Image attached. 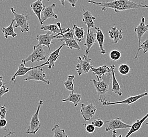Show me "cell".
Here are the masks:
<instances>
[{
    "instance_id": "obj_1",
    "label": "cell",
    "mask_w": 148,
    "mask_h": 137,
    "mask_svg": "<svg viewBox=\"0 0 148 137\" xmlns=\"http://www.w3.org/2000/svg\"><path fill=\"white\" fill-rule=\"evenodd\" d=\"M88 2L101 7L103 11H106L108 9H113L117 13L119 12L130 10L148 8L147 5H143L140 3H135L132 2L130 0H114L109 2H95L92 0H88Z\"/></svg>"
},
{
    "instance_id": "obj_2",
    "label": "cell",
    "mask_w": 148,
    "mask_h": 137,
    "mask_svg": "<svg viewBox=\"0 0 148 137\" xmlns=\"http://www.w3.org/2000/svg\"><path fill=\"white\" fill-rule=\"evenodd\" d=\"M97 78L98 80L91 79L90 81L93 83L94 86L96 90L98 96V100L102 103L106 100L107 95L108 93L109 85L112 78L111 71L105 74L103 76L101 79L99 77Z\"/></svg>"
},
{
    "instance_id": "obj_3",
    "label": "cell",
    "mask_w": 148,
    "mask_h": 137,
    "mask_svg": "<svg viewBox=\"0 0 148 137\" xmlns=\"http://www.w3.org/2000/svg\"><path fill=\"white\" fill-rule=\"evenodd\" d=\"M47 54L43 49V46L36 45L33 47V52L26 59L22 60V62L25 65L29 61H31L33 63L39 62L40 61L45 60Z\"/></svg>"
},
{
    "instance_id": "obj_4",
    "label": "cell",
    "mask_w": 148,
    "mask_h": 137,
    "mask_svg": "<svg viewBox=\"0 0 148 137\" xmlns=\"http://www.w3.org/2000/svg\"><path fill=\"white\" fill-rule=\"evenodd\" d=\"M43 103H44V101L43 100H40L38 103L36 111L32 117L31 121L29 123V125L26 131V134L35 135L39 130L41 126V123L39 119V113Z\"/></svg>"
},
{
    "instance_id": "obj_5",
    "label": "cell",
    "mask_w": 148,
    "mask_h": 137,
    "mask_svg": "<svg viewBox=\"0 0 148 137\" xmlns=\"http://www.w3.org/2000/svg\"><path fill=\"white\" fill-rule=\"evenodd\" d=\"M11 11L13 15H14V19L16 22L14 28H20L21 31L22 33L29 32V26L28 22V17L24 14L17 13L14 8H11Z\"/></svg>"
},
{
    "instance_id": "obj_6",
    "label": "cell",
    "mask_w": 148,
    "mask_h": 137,
    "mask_svg": "<svg viewBox=\"0 0 148 137\" xmlns=\"http://www.w3.org/2000/svg\"><path fill=\"white\" fill-rule=\"evenodd\" d=\"M91 59L89 58L88 55L84 54L83 57H78V62L76 66V69L78 75L86 74L90 71L93 66Z\"/></svg>"
},
{
    "instance_id": "obj_7",
    "label": "cell",
    "mask_w": 148,
    "mask_h": 137,
    "mask_svg": "<svg viewBox=\"0 0 148 137\" xmlns=\"http://www.w3.org/2000/svg\"><path fill=\"white\" fill-rule=\"evenodd\" d=\"M61 37L62 35L58 33L56 34L50 31H47L45 34H38L36 37V39L38 41L37 46H47L50 53H51V45L52 44V40L56 39H58Z\"/></svg>"
},
{
    "instance_id": "obj_8",
    "label": "cell",
    "mask_w": 148,
    "mask_h": 137,
    "mask_svg": "<svg viewBox=\"0 0 148 137\" xmlns=\"http://www.w3.org/2000/svg\"><path fill=\"white\" fill-rule=\"evenodd\" d=\"M103 127L105 128L106 131L108 132L110 130L130 128L131 125L123 122L119 118H116L111 120H105Z\"/></svg>"
},
{
    "instance_id": "obj_9",
    "label": "cell",
    "mask_w": 148,
    "mask_h": 137,
    "mask_svg": "<svg viewBox=\"0 0 148 137\" xmlns=\"http://www.w3.org/2000/svg\"><path fill=\"white\" fill-rule=\"evenodd\" d=\"M28 77L25 78L24 80L26 81H29L31 80L42 81L49 85L50 84V81L46 79V74L42 67H38L37 68L32 69L27 73Z\"/></svg>"
},
{
    "instance_id": "obj_10",
    "label": "cell",
    "mask_w": 148,
    "mask_h": 137,
    "mask_svg": "<svg viewBox=\"0 0 148 137\" xmlns=\"http://www.w3.org/2000/svg\"><path fill=\"white\" fill-rule=\"evenodd\" d=\"M96 111L97 108L93 103H89L88 105H86L84 103L81 104L80 114L85 121L91 120L96 114Z\"/></svg>"
},
{
    "instance_id": "obj_11",
    "label": "cell",
    "mask_w": 148,
    "mask_h": 137,
    "mask_svg": "<svg viewBox=\"0 0 148 137\" xmlns=\"http://www.w3.org/2000/svg\"><path fill=\"white\" fill-rule=\"evenodd\" d=\"M148 95V92H145L141 94H138L134 96H131L125 99V100L116 102H110L106 100L102 103V104L103 106H112L116 104H126L127 105H130L136 102L138 100H139L142 98L145 97V96Z\"/></svg>"
},
{
    "instance_id": "obj_12",
    "label": "cell",
    "mask_w": 148,
    "mask_h": 137,
    "mask_svg": "<svg viewBox=\"0 0 148 137\" xmlns=\"http://www.w3.org/2000/svg\"><path fill=\"white\" fill-rule=\"evenodd\" d=\"M48 64H49V62L46 61L45 63H43L40 65H38V66H31L29 68H27V67H26L25 64H24V63L22 62V63L18 66V68L17 69L16 72H15V73L12 77L11 79V82L15 83V79L16 77L25 75L26 73H27L29 71H31L32 69L37 68L38 67H43L44 66H48Z\"/></svg>"
},
{
    "instance_id": "obj_13",
    "label": "cell",
    "mask_w": 148,
    "mask_h": 137,
    "mask_svg": "<svg viewBox=\"0 0 148 137\" xmlns=\"http://www.w3.org/2000/svg\"><path fill=\"white\" fill-rule=\"evenodd\" d=\"M45 6L43 3V0H36L35 2L31 4V8L32 10L36 15L38 20L41 25H43V22L41 17V13L45 9Z\"/></svg>"
},
{
    "instance_id": "obj_14",
    "label": "cell",
    "mask_w": 148,
    "mask_h": 137,
    "mask_svg": "<svg viewBox=\"0 0 148 137\" xmlns=\"http://www.w3.org/2000/svg\"><path fill=\"white\" fill-rule=\"evenodd\" d=\"M134 32L137 34V37L138 39L139 46V47L141 44V39L145 33L148 32V24L145 23V17H143L141 18V21L138 26H136L134 29Z\"/></svg>"
},
{
    "instance_id": "obj_15",
    "label": "cell",
    "mask_w": 148,
    "mask_h": 137,
    "mask_svg": "<svg viewBox=\"0 0 148 137\" xmlns=\"http://www.w3.org/2000/svg\"><path fill=\"white\" fill-rule=\"evenodd\" d=\"M56 6V4L55 3L51 4V5L45 7L42 13H43V17H42V21L43 23L48 19H58V15L54 13L55 8Z\"/></svg>"
},
{
    "instance_id": "obj_16",
    "label": "cell",
    "mask_w": 148,
    "mask_h": 137,
    "mask_svg": "<svg viewBox=\"0 0 148 137\" xmlns=\"http://www.w3.org/2000/svg\"><path fill=\"white\" fill-rule=\"evenodd\" d=\"M83 21L87 26V31L91 30V28H95V23L94 21L96 19L95 17H94L89 11H86L84 9L83 10Z\"/></svg>"
},
{
    "instance_id": "obj_17",
    "label": "cell",
    "mask_w": 148,
    "mask_h": 137,
    "mask_svg": "<svg viewBox=\"0 0 148 137\" xmlns=\"http://www.w3.org/2000/svg\"><path fill=\"white\" fill-rule=\"evenodd\" d=\"M111 68V75H112V88L111 91L114 92L115 94H117L119 96H121L123 95V92L118 82L116 75H115V68L114 65L110 66Z\"/></svg>"
},
{
    "instance_id": "obj_18",
    "label": "cell",
    "mask_w": 148,
    "mask_h": 137,
    "mask_svg": "<svg viewBox=\"0 0 148 137\" xmlns=\"http://www.w3.org/2000/svg\"><path fill=\"white\" fill-rule=\"evenodd\" d=\"M96 33H94L91 30L88 31L86 38L85 43L84 44V46L86 47L85 52L86 54L87 55H88L90 50L95 43H96Z\"/></svg>"
},
{
    "instance_id": "obj_19",
    "label": "cell",
    "mask_w": 148,
    "mask_h": 137,
    "mask_svg": "<svg viewBox=\"0 0 148 137\" xmlns=\"http://www.w3.org/2000/svg\"><path fill=\"white\" fill-rule=\"evenodd\" d=\"M65 46V43L62 44L60 47L55 50L54 51L52 52L51 53V54L49 55L48 60L47 61L49 62V64H48V68L49 69H51V68L55 66V62L57 61L59 57H60V50L63 48V46Z\"/></svg>"
},
{
    "instance_id": "obj_20",
    "label": "cell",
    "mask_w": 148,
    "mask_h": 137,
    "mask_svg": "<svg viewBox=\"0 0 148 137\" xmlns=\"http://www.w3.org/2000/svg\"><path fill=\"white\" fill-rule=\"evenodd\" d=\"M109 37L110 39L113 40L114 44H117L120 40L123 39V31L118 30L117 27L112 26L108 31Z\"/></svg>"
},
{
    "instance_id": "obj_21",
    "label": "cell",
    "mask_w": 148,
    "mask_h": 137,
    "mask_svg": "<svg viewBox=\"0 0 148 137\" xmlns=\"http://www.w3.org/2000/svg\"><path fill=\"white\" fill-rule=\"evenodd\" d=\"M94 28L96 30V41L98 42V45L99 46L101 53L103 54H105L106 53V51L103 48V44H104V41H105L104 34L103 33V31L100 29L99 28L95 26Z\"/></svg>"
},
{
    "instance_id": "obj_22",
    "label": "cell",
    "mask_w": 148,
    "mask_h": 137,
    "mask_svg": "<svg viewBox=\"0 0 148 137\" xmlns=\"http://www.w3.org/2000/svg\"><path fill=\"white\" fill-rule=\"evenodd\" d=\"M90 71L93 72L97 77H99L100 79H102L103 76L105 74L111 72V66H108L107 65H103V66H100L98 68H94L92 66L90 69Z\"/></svg>"
},
{
    "instance_id": "obj_23",
    "label": "cell",
    "mask_w": 148,
    "mask_h": 137,
    "mask_svg": "<svg viewBox=\"0 0 148 137\" xmlns=\"http://www.w3.org/2000/svg\"><path fill=\"white\" fill-rule=\"evenodd\" d=\"M147 118H148V113L141 119L137 120L136 122L134 123L132 125H131V128H130V130L127 133V134H126L125 137H130L131 134L139 131L143 125V123L144 122V121L146 120Z\"/></svg>"
},
{
    "instance_id": "obj_24",
    "label": "cell",
    "mask_w": 148,
    "mask_h": 137,
    "mask_svg": "<svg viewBox=\"0 0 148 137\" xmlns=\"http://www.w3.org/2000/svg\"><path fill=\"white\" fill-rule=\"evenodd\" d=\"M58 41H63L65 43V46H67V49H76L77 50H79L81 49L80 46L78 44L76 40L74 39H67L65 37H62L61 38L58 39Z\"/></svg>"
},
{
    "instance_id": "obj_25",
    "label": "cell",
    "mask_w": 148,
    "mask_h": 137,
    "mask_svg": "<svg viewBox=\"0 0 148 137\" xmlns=\"http://www.w3.org/2000/svg\"><path fill=\"white\" fill-rule=\"evenodd\" d=\"M14 22V19H12L11 23L9 26L6 28L3 27V26L2 27L1 31L6 39H8L9 37H11L13 38H14L17 36V33L15 32L14 30L13 24Z\"/></svg>"
},
{
    "instance_id": "obj_26",
    "label": "cell",
    "mask_w": 148,
    "mask_h": 137,
    "mask_svg": "<svg viewBox=\"0 0 148 137\" xmlns=\"http://www.w3.org/2000/svg\"><path fill=\"white\" fill-rule=\"evenodd\" d=\"M82 99V95L80 94L75 93L74 92H71V93L69 94V97L62 99V102H71L74 104V106L76 107Z\"/></svg>"
},
{
    "instance_id": "obj_27",
    "label": "cell",
    "mask_w": 148,
    "mask_h": 137,
    "mask_svg": "<svg viewBox=\"0 0 148 137\" xmlns=\"http://www.w3.org/2000/svg\"><path fill=\"white\" fill-rule=\"evenodd\" d=\"M61 23L60 22H57L56 24H49V25H45V26H42L40 29L43 31H50L53 33H54L56 34H58L60 33V27Z\"/></svg>"
},
{
    "instance_id": "obj_28",
    "label": "cell",
    "mask_w": 148,
    "mask_h": 137,
    "mask_svg": "<svg viewBox=\"0 0 148 137\" xmlns=\"http://www.w3.org/2000/svg\"><path fill=\"white\" fill-rule=\"evenodd\" d=\"M73 29L75 33V36L76 38V41L78 42H82L85 34V32L84 29L83 28H80L75 23L73 24Z\"/></svg>"
},
{
    "instance_id": "obj_29",
    "label": "cell",
    "mask_w": 148,
    "mask_h": 137,
    "mask_svg": "<svg viewBox=\"0 0 148 137\" xmlns=\"http://www.w3.org/2000/svg\"><path fill=\"white\" fill-rule=\"evenodd\" d=\"M74 81H75V75H70L67 77V79L66 81H63V84L65 88L68 91L74 92Z\"/></svg>"
},
{
    "instance_id": "obj_30",
    "label": "cell",
    "mask_w": 148,
    "mask_h": 137,
    "mask_svg": "<svg viewBox=\"0 0 148 137\" xmlns=\"http://www.w3.org/2000/svg\"><path fill=\"white\" fill-rule=\"evenodd\" d=\"M51 131L54 132V137H67L68 135L66 134L64 129H62L60 126L55 124L54 127L51 129Z\"/></svg>"
},
{
    "instance_id": "obj_31",
    "label": "cell",
    "mask_w": 148,
    "mask_h": 137,
    "mask_svg": "<svg viewBox=\"0 0 148 137\" xmlns=\"http://www.w3.org/2000/svg\"><path fill=\"white\" fill-rule=\"evenodd\" d=\"M60 33L58 34L61 35L62 37L67 39H74L75 35L74 29H70L69 28H67V29H63L62 28V26H60Z\"/></svg>"
},
{
    "instance_id": "obj_32",
    "label": "cell",
    "mask_w": 148,
    "mask_h": 137,
    "mask_svg": "<svg viewBox=\"0 0 148 137\" xmlns=\"http://www.w3.org/2000/svg\"><path fill=\"white\" fill-rule=\"evenodd\" d=\"M141 50H143V54H145L147 52H148V39H147L146 40H145L142 44H141V45L138 48V51H137L136 55H135V57H134V59H136L137 57H138V54L139 53V51Z\"/></svg>"
},
{
    "instance_id": "obj_33",
    "label": "cell",
    "mask_w": 148,
    "mask_h": 137,
    "mask_svg": "<svg viewBox=\"0 0 148 137\" xmlns=\"http://www.w3.org/2000/svg\"><path fill=\"white\" fill-rule=\"evenodd\" d=\"M118 71L122 75H127L128 74L130 71V68L128 64L123 63L120 65L118 68Z\"/></svg>"
},
{
    "instance_id": "obj_34",
    "label": "cell",
    "mask_w": 148,
    "mask_h": 137,
    "mask_svg": "<svg viewBox=\"0 0 148 137\" xmlns=\"http://www.w3.org/2000/svg\"><path fill=\"white\" fill-rule=\"evenodd\" d=\"M109 55L111 60L117 61L121 57V53L118 50H114L110 52Z\"/></svg>"
},
{
    "instance_id": "obj_35",
    "label": "cell",
    "mask_w": 148,
    "mask_h": 137,
    "mask_svg": "<svg viewBox=\"0 0 148 137\" xmlns=\"http://www.w3.org/2000/svg\"><path fill=\"white\" fill-rule=\"evenodd\" d=\"M84 126L85 127L86 131L89 134H92L95 132L96 128L92 123H89L87 125L85 124Z\"/></svg>"
},
{
    "instance_id": "obj_36",
    "label": "cell",
    "mask_w": 148,
    "mask_h": 137,
    "mask_svg": "<svg viewBox=\"0 0 148 137\" xmlns=\"http://www.w3.org/2000/svg\"><path fill=\"white\" fill-rule=\"evenodd\" d=\"M91 123L94 125L96 128H100L103 126L104 121L101 119H96L92 121Z\"/></svg>"
},
{
    "instance_id": "obj_37",
    "label": "cell",
    "mask_w": 148,
    "mask_h": 137,
    "mask_svg": "<svg viewBox=\"0 0 148 137\" xmlns=\"http://www.w3.org/2000/svg\"><path fill=\"white\" fill-rule=\"evenodd\" d=\"M7 109L5 106H3L0 107V116L1 119H5L6 117Z\"/></svg>"
},
{
    "instance_id": "obj_38",
    "label": "cell",
    "mask_w": 148,
    "mask_h": 137,
    "mask_svg": "<svg viewBox=\"0 0 148 137\" xmlns=\"http://www.w3.org/2000/svg\"><path fill=\"white\" fill-rule=\"evenodd\" d=\"M5 86V84H3V86L0 88V97H2L4 94H6L10 91L8 88H6Z\"/></svg>"
},
{
    "instance_id": "obj_39",
    "label": "cell",
    "mask_w": 148,
    "mask_h": 137,
    "mask_svg": "<svg viewBox=\"0 0 148 137\" xmlns=\"http://www.w3.org/2000/svg\"><path fill=\"white\" fill-rule=\"evenodd\" d=\"M7 125V121L5 119H1L0 120V128H5Z\"/></svg>"
},
{
    "instance_id": "obj_40",
    "label": "cell",
    "mask_w": 148,
    "mask_h": 137,
    "mask_svg": "<svg viewBox=\"0 0 148 137\" xmlns=\"http://www.w3.org/2000/svg\"><path fill=\"white\" fill-rule=\"evenodd\" d=\"M69 3L71 4V6L73 8H75L76 6V4L78 0H67Z\"/></svg>"
},
{
    "instance_id": "obj_41",
    "label": "cell",
    "mask_w": 148,
    "mask_h": 137,
    "mask_svg": "<svg viewBox=\"0 0 148 137\" xmlns=\"http://www.w3.org/2000/svg\"><path fill=\"white\" fill-rule=\"evenodd\" d=\"M60 2V4L63 6H65V1L66 0H59Z\"/></svg>"
},
{
    "instance_id": "obj_42",
    "label": "cell",
    "mask_w": 148,
    "mask_h": 137,
    "mask_svg": "<svg viewBox=\"0 0 148 137\" xmlns=\"http://www.w3.org/2000/svg\"><path fill=\"white\" fill-rule=\"evenodd\" d=\"M2 80H3V77L2 76H0V88L3 85Z\"/></svg>"
},
{
    "instance_id": "obj_43",
    "label": "cell",
    "mask_w": 148,
    "mask_h": 137,
    "mask_svg": "<svg viewBox=\"0 0 148 137\" xmlns=\"http://www.w3.org/2000/svg\"><path fill=\"white\" fill-rule=\"evenodd\" d=\"M112 137H117V132L116 130H113V134H112Z\"/></svg>"
},
{
    "instance_id": "obj_44",
    "label": "cell",
    "mask_w": 148,
    "mask_h": 137,
    "mask_svg": "<svg viewBox=\"0 0 148 137\" xmlns=\"http://www.w3.org/2000/svg\"><path fill=\"white\" fill-rule=\"evenodd\" d=\"M145 125H147V126H148V122L147 123H146V124H145Z\"/></svg>"
},
{
    "instance_id": "obj_45",
    "label": "cell",
    "mask_w": 148,
    "mask_h": 137,
    "mask_svg": "<svg viewBox=\"0 0 148 137\" xmlns=\"http://www.w3.org/2000/svg\"><path fill=\"white\" fill-rule=\"evenodd\" d=\"M1 119V116H0V120Z\"/></svg>"
},
{
    "instance_id": "obj_46",
    "label": "cell",
    "mask_w": 148,
    "mask_h": 137,
    "mask_svg": "<svg viewBox=\"0 0 148 137\" xmlns=\"http://www.w3.org/2000/svg\"><path fill=\"white\" fill-rule=\"evenodd\" d=\"M2 1H7V0H2Z\"/></svg>"
},
{
    "instance_id": "obj_47",
    "label": "cell",
    "mask_w": 148,
    "mask_h": 137,
    "mask_svg": "<svg viewBox=\"0 0 148 137\" xmlns=\"http://www.w3.org/2000/svg\"><path fill=\"white\" fill-rule=\"evenodd\" d=\"M50 1V0H47V1Z\"/></svg>"
}]
</instances>
